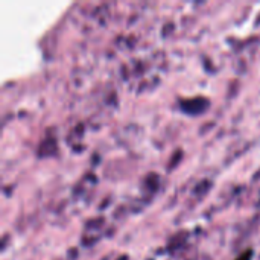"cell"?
<instances>
[{"label": "cell", "instance_id": "2", "mask_svg": "<svg viewBox=\"0 0 260 260\" xmlns=\"http://www.w3.org/2000/svg\"><path fill=\"white\" fill-rule=\"evenodd\" d=\"M253 259V250H247L245 253H242L236 260H251Z\"/></svg>", "mask_w": 260, "mask_h": 260}, {"label": "cell", "instance_id": "1", "mask_svg": "<svg viewBox=\"0 0 260 260\" xmlns=\"http://www.w3.org/2000/svg\"><path fill=\"white\" fill-rule=\"evenodd\" d=\"M207 107H209V101L203 96L181 101V110L187 114H201L207 110Z\"/></svg>", "mask_w": 260, "mask_h": 260}]
</instances>
